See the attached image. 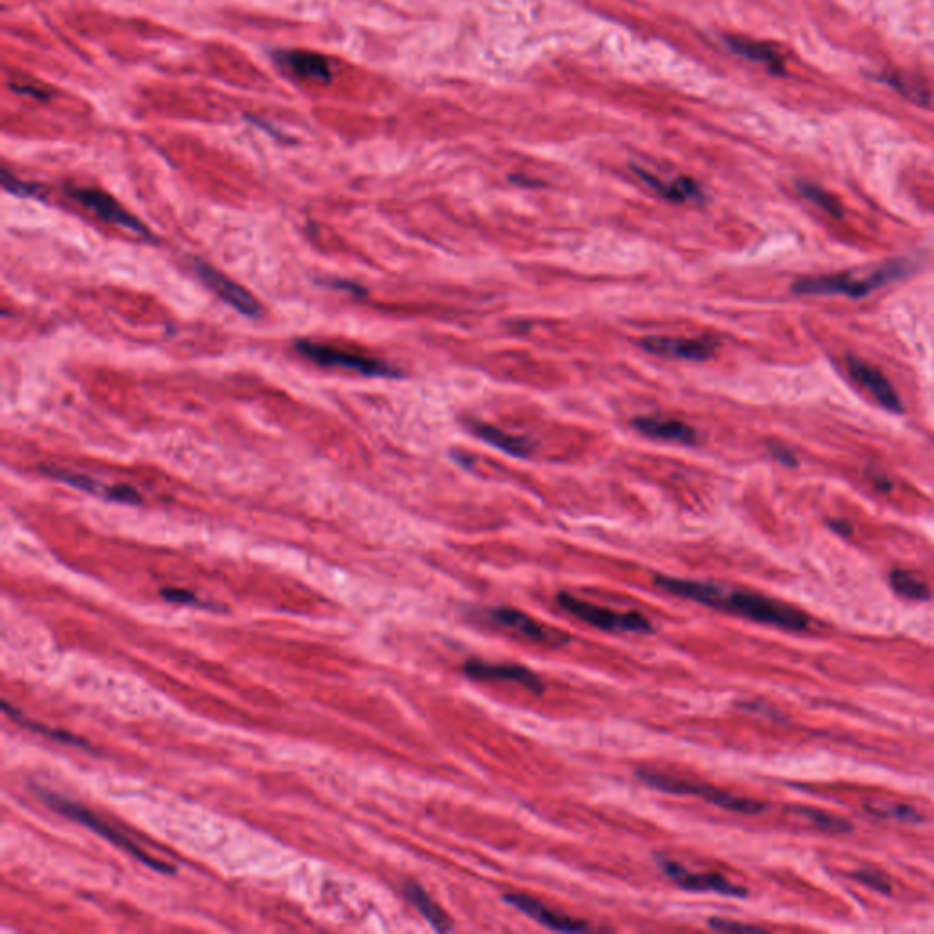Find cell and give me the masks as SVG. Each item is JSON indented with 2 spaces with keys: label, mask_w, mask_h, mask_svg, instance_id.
I'll return each instance as SVG.
<instances>
[{
  "label": "cell",
  "mask_w": 934,
  "mask_h": 934,
  "mask_svg": "<svg viewBox=\"0 0 934 934\" xmlns=\"http://www.w3.org/2000/svg\"><path fill=\"white\" fill-rule=\"evenodd\" d=\"M654 584L659 590L675 597H683L721 612L734 613L748 621L778 626L789 632L809 630L810 619L805 613L761 593L728 588L725 584L717 582L692 581L668 575H655Z\"/></svg>",
  "instance_id": "cell-1"
},
{
  "label": "cell",
  "mask_w": 934,
  "mask_h": 934,
  "mask_svg": "<svg viewBox=\"0 0 934 934\" xmlns=\"http://www.w3.org/2000/svg\"><path fill=\"white\" fill-rule=\"evenodd\" d=\"M37 792H39L41 800L44 801L50 809L55 810L57 814H61V816L68 818V820L77 821V823H81L84 827L92 829L95 834L103 836L104 840L110 841L115 847H119V849L128 852L130 856H134L135 860H139V862L146 865V867H150V869H154V871L157 872H163V874H174V872H176V867H174V865L161 862V860L154 858L152 854L143 851L141 847H137L134 841L128 840L123 832H119L117 829H114L112 825H108L103 818H99L95 812L86 809L81 803L68 800V798L59 796V794L50 792V790L39 789Z\"/></svg>",
  "instance_id": "cell-2"
},
{
  "label": "cell",
  "mask_w": 934,
  "mask_h": 934,
  "mask_svg": "<svg viewBox=\"0 0 934 934\" xmlns=\"http://www.w3.org/2000/svg\"><path fill=\"white\" fill-rule=\"evenodd\" d=\"M637 778L643 781L644 785L652 787L654 790L668 792V794H679V796H696L701 800L708 801L716 807L730 810V812H739V814H759L767 810V805L763 801L750 800V798H741L727 790L717 789L714 785L701 783V781H690V779H677L666 774H659L654 770H644L639 768Z\"/></svg>",
  "instance_id": "cell-3"
},
{
  "label": "cell",
  "mask_w": 934,
  "mask_h": 934,
  "mask_svg": "<svg viewBox=\"0 0 934 934\" xmlns=\"http://www.w3.org/2000/svg\"><path fill=\"white\" fill-rule=\"evenodd\" d=\"M905 261H891L880 269L874 270L865 278H854L852 274H832V276H812L794 283L792 291L796 294H845L851 298H862L880 289L883 285L905 274Z\"/></svg>",
  "instance_id": "cell-4"
},
{
  "label": "cell",
  "mask_w": 934,
  "mask_h": 934,
  "mask_svg": "<svg viewBox=\"0 0 934 934\" xmlns=\"http://www.w3.org/2000/svg\"><path fill=\"white\" fill-rule=\"evenodd\" d=\"M564 612L577 617L579 621L592 624L604 632L613 634H650L654 632L652 623L639 612H615L593 602L582 601L568 592H559L555 597Z\"/></svg>",
  "instance_id": "cell-5"
},
{
  "label": "cell",
  "mask_w": 934,
  "mask_h": 934,
  "mask_svg": "<svg viewBox=\"0 0 934 934\" xmlns=\"http://www.w3.org/2000/svg\"><path fill=\"white\" fill-rule=\"evenodd\" d=\"M480 617L486 623L499 626L502 630L519 635L522 639H528L531 643L546 644L550 648H561L564 644L570 643V635L566 632L557 630L550 624L540 623L539 619L517 608H509V606L486 608L480 612Z\"/></svg>",
  "instance_id": "cell-6"
},
{
  "label": "cell",
  "mask_w": 934,
  "mask_h": 934,
  "mask_svg": "<svg viewBox=\"0 0 934 934\" xmlns=\"http://www.w3.org/2000/svg\"><path fill=\"white\" fill-rule=\"evenodd\" d=\"M296 351L303 354L307 360L323 365V367H340V369L356 371L364 376H382V378L398 376L396 369L382 360L349 353V351H342L331 345H323V343L311 342V340H298Z\"/></svg>",
  "instance_id": "cell-7"
},
{
  "label": "cell",
  "mask_w": 934,
  "mask_h": 934,
  "mask_svg": "<svg viewBox=\"0 0 934 934\" xmlns=\"http://www.w3.org/2000/svg\"><path fill=\"white\" fill-rule=\"evenodd\" d=\"M657 867L665 872L666 878H670L675 885H679L685 891L692 893H717L723 896H732V898H745L747 889L730 882L723 874L717 872H697L690 871L685 865L674 862L666 856H655Z\"/></svg>",
  "instance_id": "cell-8"
},
{
  "label": "cell",
  "mask_w": 934,
  "mask_h": 934,
  "mask_svg": "<svg viewBox=\"0 0 934 934\" xmlns=\"http://www.w3.org/2000/svg\"><path fill=\"white\" fill-rule=\"evenodd\" d=\"M66 194L75 199L77 203H81L84 208L92 210L95 216H99L106 223L130 230L143 238H152L150 230L141 219L135 218L134 214H130L119 201H115L103 190L90 187H66Z\"/></svg>",
  "instance_id": "cell-9"
},
{
  "label": "cell",
  "mask_w": 934,
  "mask_h": 934,
  "mask_svg": "<svg viewBox=\"0 0 934 934\" xmlns=\"http://www.w3.org/2000/svg\"><path fill=\"white\" fill-rule=\"evenodd\" d=\"M192 265H194L196 274L207 285L208 289L214 294H218L221 300L229 303L230 307H234L236 311L245 314V316H250V318L260 316V303L254 298V294L247 291V289H243L238 281L232 280L216 267L208 265L207 261L194 260Z\"/></svg>",
  "instance_id": "cell-10"
},
{
  "label": "cell",
  "mask_w": 934,
  "mask_h": 934,
  "mask_svg": "<svg viewBox=\"0 0 934 934\" xmlns=\"http://www.w3.org/2000/svg\"><path fill=\"white\" fill-rule=\"evenodd\" d=\"M462 674L473 681H508L526 688L531 694H544L546 686L528 666L517 663H489L482 659H469L462 665Z\"/></svg>",
  "instance_id": "cell-11"
},
{
  "label": "cell",
  "mask_w": 934,
  "mask_h": 934,
  "mask_svg": "<svg viewBox=\"0 0 934 934\" xmlns=\"http://www.w3.org/2000/svg\"><path fill=\"white\" fill-rule=\"evenodd\" d=\"M504 902H508L511 907H515L526 916H530L533 922L548 927L551 931H564V933H581V931H590V924L582 922L579 918H571L568 914L557 913L544 903H540L537 898L530 894L509 893L504 894Z\"/></svg>",
  "instance_id": "cell-12"
},
{
  "label": "cell",
  "mask_w": 934,
  "mask_h": 934,
  "mask_svg": "<svg viewBox=\"0 0 934 934\" xmlns=\"http://www.w3.org/2000/svg\"><path fill=\"white\" fill-rule=\"evenodd\" d=\"M641 347L648 353L668 358H681L692 362H703L716 353V342L706 338H672V336H652L644 338Z\"/></svg>",
  "instance_id": "cell-13"
},
{
  "label": "cell",
  "mask_w": 934,
  "mask_h": 934,
  "mask_svg": "<svg viewBox=\"0 0 934 934\" xmlns=\"http://www.w3.org/2000/svg\"><path fill=\"white\" fill-rule=\"evenodd\" d=\"M847 369H849L852 378L874 396V400L878 404L885 407L887 411L902 413V400H900V396L894 391L893 385L885 378L882 371H878L876 367H872V365L863 362L860 358H854V356L847 358Z\"/></svg>",
  "instance_id": "cell-14"
},
{
  "label": "cell",
  "mask_w": 934,
  "mask_h": 934,
  "mask_svg": "<svg viewBox=\"0 0 934 934\" xmlns=\"http://www.w3.org/2000/svg\"><path fill=\"white\" fill-rule=\"evenodd\" d=\"M276 57L285 68H289L291 72L303 79H312L320 83H329L333 79L331 63L320 53L307 52V50H285V52L278 53Z\"/></svg>",
  "instance_id": "cell-15"
},
{
  "label": "cell",
  "mask_w": 934,
  "mask_h": 934,
  "mask_svg": "<svg viewBox=\"0 0 934 934\" xmlns=\"http://www.w3.org/2000/svg\"><path fill=\"white\" fill-rule=\"evenodd\" d=\"M634 427L639 433L655 438V440L677 442V444H686V446L694 444L697 440L694 427L686 426L685 422L670 420V418L639 416L634 420Z\"/></svg>",
  "instance_id": "cell-16"
},
{
  "label": "cell",
  "mask_w": 934,
  "mask_h": 934,
  "mask_svg": "<svg viewBox=\"0 0 934 934\" xmlns=\"http://www.w3.org/2000/svg\"><path fill=\"white\" fill-rule=\"evenodd\" d=\"M404 896L407 898V902L411 903L416 911L422 914L429 924L433 925L435 931H438V933L453 931V922H451L449 914L426 893V889L420 883L405 882Z\"/></svg>",
  "instance_id": "cell-17"
},
{
  "label": "cell",
  "mask_w": 934,
  "mask_h": 934,
  "mask_svg": "<svg viewBox=\"0 0 934 934\" xmlns=\"http://www.w3.org/2000/svg\"><path fill=\"white\" fill-rule=\"evenodd\" d=\"M637 174L643 177L646 185L654 188L657 194H661L663 198L675 201V203L697 201V199L703 198L701 187L697 185L696 181H692L688 177H679L674 181H661V179H657V177L644 172V170H639V168H637Z\"/></svg>",
  "instance_id": "cell-18"
},
{
  "label": "cell",
  "mask_w": 934,
  "mask_h": 934,
  "mask_svg": "<svg viewBox=\"0 0 934 934\" xmlns=\"http://www.w3.org/2000/svg\"><path fill=\"white\" fill-rule=\"evenodd\" d=\"M469 427L478 438H482L484 442H488L491 446L499 447V449L506 451L513 457H530L531 451H533L531 442H528L526 438L509 435L506 431H500L499 427L489 426L484 422H471Z\"/></svg>",
  "instance_id": "cell-19"
},
{
  "label": "cell",
  "mask_w": 934,
  "mask_h": 934,
  "mask_svg": "<svg viewBox=\"0 0 934 934\" xmlns=\"http://www.w3.org/2000/svg\"><path fill=\"white\" fill-rule=\"evenodd\" d=\"M727 42L734 52L747 57L750 61L765 64L770 72H785V64H783L781 55L774 46H770L767 42L750 41L743 37H727Z\"/></svg>",
  "instance_id": "cell-20"
},
{
  "label": "cell",
  "mask_w": 934,
  "mask_h": 934,
  "mask_svg": "<svg viewBox=\"0 0 934 934\" xmlns=\"http://www.w3.org/2000/svg\"><path fill=\"white\" fill-rule=\"evenodd\" d=\"M2 710L6 712V716L10 717L11 721H15L19 727L26 728V730H30L33 734L50 737L53 741H59V743H64V745H72V747L90 748V745H88L84 739L73 736V734L66 732V730L46 727V725H41V723H35L30 717L24 716L19 708L11 706L8 699L2 701Z\"/></svg>",
  "instance_id": "cell-21"
},
{
  "label": "cell",
  "mask_w": 934,
  "mask_h": 934,
  "mask_svg": "<svg viewBox=\"0 0 934 934\" xmlns=\"http://www.w3.org/2000/svg\"><path fill=\"white\" fill-rule=\"evenodd\" d=\"M41 471L46 477L55 478V480H59V482H63V484H68V486H73L75 489L86 491V493H90V495L104 497V499H108V493H110V488H112V486H104L99 480L88 477V475H79V473L64 471V469H57V467H41Z\"/></svg>",
  "instance_id": "cell-22"
},
{
  "label": "cell",
  "mask_w": 934,
  "mask_h": 934,
  "mask_svg": "<svg viewBox=\"0 0 934 934\" xmlns=\"http://www.w3.org/2000/svg\"><path fill=\"white\" fill-rule=\"evenodd\" d=\"M891 586L894 592L911 601H927L931 597V590L924 581L909 571L894 570L891 573Z\"/></svg>",
  "instance_id": "cell-23"
},
{
  "label": "cell",
  "mask_w": 934,
  "mask_h": 934,
  "mask_svg": "<svg viewBox=\"0 0 934 934\" xmlns=\"http://www.w3.org/2000/svg\"><path fill=\"white\" fill-rule=\"evenodd\" d=\"M798 814H801L805 820L810 821L814 827H818L820 831L825 832H834V834H841V832L851 831L852 825L849 821L841 820L838 816H831L827 812H821V810L816 809H794Z\"/></svg>",
  "instance_id": "cell-24"
},
{
  "label": "cell",
  "mask_w": 934,
  "mask_h": 934,
  "mask_svg": "<svg viewBox=\"0 0 934 934\" xmlns=\"http://www.w3.org/2000/svg\"><path fill=\"white\" fill-rule=\"evenodd\" d=\"M798 188H800L803 198H807L809 201H812L814 205L823 208L825 212H829L834 218H841V216H843V207H841L840 201L834 198L832 194H829V192H825L823 188L810 185V183H800Z\"/></svg>",
  "instance_id": "cell-25"
},
{
  "label": "cell",
  "mask_w": 934,
  "mask_h": 934,
  "mask_svg": "<svg viewBox=\"0 0 934 934\" xmlns=\"http://www.w3.org/2000/svg\"><path fill=\"white\" fill-rule=\"evenodd\" d=\"M867 810L872 814H876V816H880V818H885V820L907 821V823H916V821L922 820L918 810L909 807V805H902V803H874V805H869Z\"/></svg>",
  "instance_id": "cell-26"
},
{
  "label": "cell",
  "mask_w": 934,
  "mask_h": 934,
  "mask_svg": "<svg viewBox=\"0 0 934 934\" xmlns=\"http://www.w3.org/2000/svg\"><path fill=\"white\" fill-rule=\"evenodd\" d=\"M887 83L893 84L894 90H898L900 94L916 104H925L929 101V94L925 92V88H922L920 84L911 83L909 79H905V75H887Z\"/></svg>",
  "instance_id": "cell-27"
},
{
  "label": "cell",
  "mask_w": 934,
  "mask_h": 934,
  "mask_svg": "<svg viewBox=\"0 0 934 934\" xmlns=\"http://www.w3.org/2000/svg\"><path fill=\"white\" fill-rule=\"evenodd\" d=\"M852 878H854L856 882L871 887L872 891H876V893H893V885L883 876L882 872L872 871V869H862V871L852 872Z\"/></svg>",
  "instance_id": "cell-28"
},
{
  "label": "cell",
  "mask_w": 934,
  "mask_h": 934,
  "mask_svg": "<svg viewBox=\"0 0 934 934\" xmlns=\"http://www.w3.org/2000/svg\"><path fill=\"white\" fill-rule=\"evenodd\" d=\"M2 187L11 194L22 196V198H39L41 196V187L32 185V183H24L21 179L11 176L8 170H2Z\"/></svg>",
  "instance_id": "cell-29"
},
{
  "label": "cell",
  "mask_w": 934,
  "mask_h": 934,
  "mask_svg": "<svg viewBox=\"0 0 934 934\" xmlns=\"http://www.w3.org/2000/svg\"><path fill=\"white\" fill-rule=\"evenodd\" d=\"M708 925L716 931H725V933H763V929L756 925L739 924V922L725 920V918H710Z\"/></svg>",
  "instance_id": "cell-30"
},
{
  "label": "cell",
  "mask_w": 934,
  "mask_h": 934,
  "mask_svg": "<svg viewBox=\"0 0 934 934\" xmlns=\"http://www.w3.org/2000/svg\"><path fill=\"white\" fill-rule=\"evenodd\" d=\"M159 595L168 602H176V604H192V606H201L205 608V602L199 601L198 597L188 590H181V588H163Z\"/></svg>",
  "instance_id": "cell-31"
},
{
  "label": "cell",
  "mask_w": 934,
  "mask_h": 934,
  "mask_svg": "<svg viewBox=\"0 0 934 934\" xmlns=\"http://www.w3.org/2000/svg\"><path fill=\"white\" fill-rule=\"evenodd\" d=\"M11 90L17 92V94L32 95V97L41 99V101H46L53 95L52 92L46 90V86L35 83H11Z\"/></svg>",
  "instance_id": "cell-32"
},
{
  "label": "cell",
  "mask_w": 934,
  "mask_h": 934,
  "mask_svg": "<svg viewBox=\"0 0 934 934\" xmlns=\"http://www.w3.org/2000/svg\"><path fill=\"white\" fill-rule=\"evenodd\" d=\"M770 451H772V457L779 460V462H783V464H787V466H796V464H798V462H796V457L790 453L789 449H785V447L772 446L770 447Z\"/></svg>",
  "instance_id": "cell-33"
},
{
  "label": "cell",
  "mask_w": 934,
  "mask_h": 934,
  "mask_svg": "<svg viewBox=\"0 0 934 934\" xmlns=\"http://www.w3.org/2000/svg\"><path fill=\"white\" fill-rule=\"evenodd\" d=\"M831 528L840 535H851L852 531L851 524H847L845 520H831Z\"/></svg>",
  "instance_id": "cell-34"
}]
</instances>
